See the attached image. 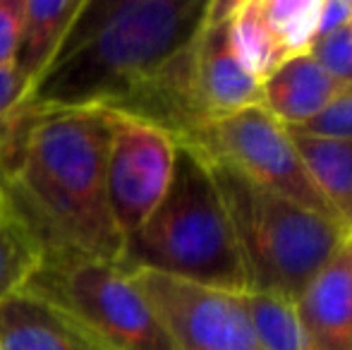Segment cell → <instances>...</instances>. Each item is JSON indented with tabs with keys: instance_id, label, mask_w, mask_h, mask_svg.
I'll list each match as a JSON object with an SVG mask.
<instances>
[{
	"instance_id": "cell-26",
	"label": "cell",
	"mask_w": 352,
	"mask_h": 350,
	"mask_svg": "<svg viewBox=\"0 0 352 350\" xmlns=\"http://www.w3.org/2000/svg\"><path fill=\"white\" fill-rule=\"evenodd\" d=\"M350 235H352V233H350Z\"/></svg>"
},
{
	"instance_id": "cell-1",
	"label": "cell",
	"mask_w": 352,
	"mask_h": 350,
	"mask_svg": "<svg viewBox=\"0 0 352 350\" xmlns=\"http://www.w3.org/2000/svg\"><path fill=\"white\" fill-rule=\"evenodd\" d=\"M108 108L19 113L0 127V187L43 262L120 264L125 238L106 197Z\"/></svg>"
},
{
	"instance_id": "cell-13",
	"label": "cell",
	"mask_w": 352,
	"mask_h": 350,
	"mask_svg": "<svg viewBox=\"0 0 352 350\" xmlns=\"http://www.w3.org/2000/svg\"><path fill=\"white\" fill-rule=\"evenodd\" d=\"M0 350H98L24 290L0 298Z\"/></svg>"
},
{
	"instance_id": "cell-6",
	"label": "cell",
	"mask_w": 352,
	"mask_h": 350,
	"mask_svg": "<svg viewBox=\"0 0 352 350\" xmlns=\"http://www.w3.org/2000/svg\"><path fill=\"white\" fill-rule=\"evenodd\" d=\"M180 144L192 146L211 161L230 166L266 190L336 219L319 190L311 185L292 137L264 106H250L209 120Z\"/></svg>"
},
{
	"instance_id": "cell-22",
	"label": "cell",
	"mask_w": 352,
	"mask_h": 350,
	"mask_svg": "<svg viewBox=\"0 0 352 350\" xmlns=\"http://www.w3.org/2000/svg\"><path fill=\"white\" fill-rule=\"evenodd\" d=\"M22 0H0V67L12 65Z\"/></svg>"
},
{
	"instance_id": "cell-3",
	"label": "cell",
	"mask_w": 352,
	"mask_h": 350,
	"mask_svg": "<svg viewBox=\"0 0 352 350\" xmlns=\"http://www.w3.org/2000/svg\"><path fill=\"white\" fill-rule=\"evenodd\" d=\"M120 266L235 293L247 290L230 216L199 151L177 142L170 187L146 223L125 240Z\"/></svg>"
},
{
	"instance_id": "cell-24",
	"label": "cell",
	"mask_w": 352,
	"mask_h": 350,
	"mask_svg": "<svg viewBox=\"0 0 352 350\" xmlns=\"http://www.w3.org/2000/svg\"><path fill=\"white\" fill-rule=\"evenodd\" d=\"M5 216H10V206H8V199H5L3 187H0V219H5Z\"/></svg>"
},
{
	"instance_id": "cell-21",
	"label": "cell",
	"mask_w": 352,
	"mask_h": 350,
	"mask_svg": "<svg viewBox=\"0 0 352 350\" xmlns=\"http://www.w3.org/2000/svg\"><path fill=\"white\" fill-rule=\"evenodd\" d=\"M29 91H32V85L22 80L12 65L0 67V127L12 116H17L22 103L27 101Z\"/></svg>"
},
{
	"instance_id": "cell-8",
	"label": "cell",
	"mask_w": 352,
	"mask_h": 350,
	"mask_svg": "<svg viewBox=\"0 0 352 350\" xmlns=\"http://www.w3.org/2000/svg\"><path fill=\"white\" fill-rule=\"evenodd\" d=\"M111 113L106 197L113 221L127 240L166 197L175 171L177 140L140 118Z\"/></svg>"
},
{
	"instance_id": "cell-9",
	"label": "cell",
	"mask_w": 352,
	"mask_h": 350,
	"mask_svg": "<svg viewBox=\"0 0 352 350\" xmlns=\"http://www.w3.org/2000/svg\"><path fill=\"white\" fill-rule=\"evenodd\" d=\"M232 8L235 0H211L204 24L192 41V75L209 120L261 106V85L247 72L232 46Z\"/></svg>"
},
{
	"instance_id": "cell-4",
	"label": "cell",
	"mask_w": 352,
	"mask_h": 350,
	"mask_svg": "<svg viewBox=\"0 0 352 350\" xmlns=\"http://www.w3.org/2000/svg\"><path fill=\"white\" fill-rule=\"evenodd\" d=\"M206 164L230 216L247 271V290L295 303L311 276L350 235L348 228L256 185L221 161L206 159Z\"/></svg>"
},
{
	"instance_id": "cell-2",
	"label": "cell",
	"mask_w": 352,
	"mask_h": 350,
	"mask_svg": "<svg viewBox=\"0 0 352 350\" xmlns=\"http://www.w3.org/2000/svg\"><path fill=\"white\" fill-rule=\"evenodd\" d=\"M211 0H84L19 113L118 108L182 53Z\"/></svg>"
},
{
	"instance_id": "cell-5",
	"label": "cell",
	"mask_w": 352,
	"mask_h": 350,
	"mask_svg": "<svg viewBox=\"0 0 352 350\" xmlns=\"http://www.w3.org/2000/svg\"><path fill=\"white\" fill-rule=\"evenodd\" d=\"M24 290L98 350H177L158 314L116 262H41Z\"/></svg>"
},
{
	"instance_id": "cell-18",
	"label": "cell",
	"mask_w": 352,
	"mask_h": 350,
	"mask_svg": "<svg viewBox=\"0 0 352 350\" xmlns=\"http://www.w3.org/2000/svg\"><path fill=\"white\" fill-rule=\"evenodd\" d=\"M41 262L43 254L29 230L12 216L0 219V298L17 293Z\"/></svg>"
},
{
	"instance_id": "cell-7",
	"label": "cell",
	"mask_w": 352,
	"mask_h": 350,
	"mask_svg": "<svg viewBox=\"0 0 352 350\" xmlns=\"http://www.w3.org/2000/svg\"><path fill=\"white\" fill-rule=\"evenodd\" d=\"M177 350H261L245 293L211 288L156 271H127Z\"/></svg>"
},
{
	"instance_id": "cell-10",
	"label": "cell",
	"mask_w": 352,
	"mask_h": 350,
	"mask_svg": "<svg viewBox=\"0 0 352 350\" xmlns=\"http://www.w3.org/2000/svg\"><path fill=\"white\" fill-rule=\"evenodd\" d=\"M295 312L314 350H352V235L297 295Z\"/></svg>"
},
{
	"instance_id": "cell-11",
	"label": "cell",
	"mask_w": 352,
	"mask_h": 350,
	"mask_svg": "<svg viewBox=\"0 0 352 350\" xmlns=\"http://www.w3.org/2000/svg\"><path fill=\"white\" fill-rule=\"evenodd\" d=\"M345 89L309 53H302L287 58L261 82V106L283 127H295L311 120Z\"/></svg>"
},
{
	"instance_id": "cell-14",
	"label": "cell",
	"mask_w": 352,
	"mask_h": 350,
	"mask_svg": "<svg viewBox=\"0 0 352 350\" xmlns=\"http://www.w3.org/2000/svg\"><path fill=\"white\" fill-rule=\"evenodd\" d=\"M290 137L311 185L319 190L336 219L352 233V140Z\"/></svg>"
},
{
	"instance_id": "cell-12",
	"label": "cell",
	"mask_w": 352,
	"mask_h": 350,
	"mask_svg": "<svg viewBox=\"0 0 352 350\" xmlns=\"http://www.w3.org/2000/svg\"><path fill=\"white\" fill-rule=\"evenodd\" d=\"M84 0H22L12 67L34 87L56 58Z\"/></svg>"
},
{
	"instance_id": "cell-16",
	"label": "cell",
	"mask_w": 352,
	"mask_h": 350,
	"mask_svg": "<svg viewBox=\"0 0 352 350\" xmlns=\"http://www.w3.org/2000/svg\"><path fill=\"white\" fill-rule=\"evenodd\" d=\"M245 303L261 350H314L295 312V303L254 290H245Z\"/></svg>"
},
{
	"instance_id": "cell-17",
	"label": "cell",
	"mask_w": 352,
	"mask_h": 350,
	"mask_svg": "<svg viewBox=\"0 0 352 350\" xmlns=\"http://www.w3.org/2000/svg\"><path fill=\"white\" fill-rule=\"evenodd\" d=\"M261 12L285 58L309 53L319 39L321 0H261Z\"/></svg>"
},
{
	"instance_id": "cell-19",
	"label": "cell",
	"mask_w": 352,
	"mask_h": 350,
	"mask_svg": "<svg viewBox=\"0 0 352 350\" xmlns=\"http://www.w3.org/2000/svg\"><path fill=\"white\" fill-rule=\"evenodd\" d=\"M290 135L326 137V140H352V87L340 91L321 113L295 127H285Z\"/></svg>"
},
{
	"instance_id": "cell-23",
	"label": "cell",
	"mask_w": 352,
	"mask_h": 350,
	"mask_svg": "<svg viewBox=\"0 0 352 350\" xmlns=\"http://www.w3.org/2000/svg\"><path fill=\"white\" fill-rule=\"evenodd\" d=\"M352 24V0H321L319 12V39Z\"/></svg>"
},
{
	"instance_id": "cell-25",
	"label": "cell",
	"mask_w": 352,
	"mask_h": 350,
	"mask_svg": "<svg viewBox=\"0 0 352 350\" xmlns=\"http://www.w3.org/2000/svg\"><path fill=\"white\" fill-rule=\"evenodd\" d=\"M350 34H352V24H350Z\"/></svg>"
},
{
	"instance_id": "cell-15",
	"label": "cell",
	"mask_w": 352,
	"mask_h": 350,
	"mask_svg": "<svg viewBox=\"0 0 352 350\" xmlns=\"http://www.w3.org/2000/svg\"><path fill=\"white\" fill-rule=\"evenodd\" d=\"M230 36L242 65L259 85L287 61L271 27L266 24L261 0H235L230 17Z\"/></svg>"
},
{
	"instance_id": "cell-20",
	"label": "cell",
	"mask_w": 352,
	"mask_h": 350,
	"mask_svg": "<svg viewBox=\"0 0 352 350\" xmlns=\"http://www.w3.org/2000/svg\"><path fill=\"white\" fill-rule=\"evenodd\" d=\"M309 56L340 85L352 87V34L348 29H338L333 34L316 39Z\"/></svg>"
}]
</instances>
